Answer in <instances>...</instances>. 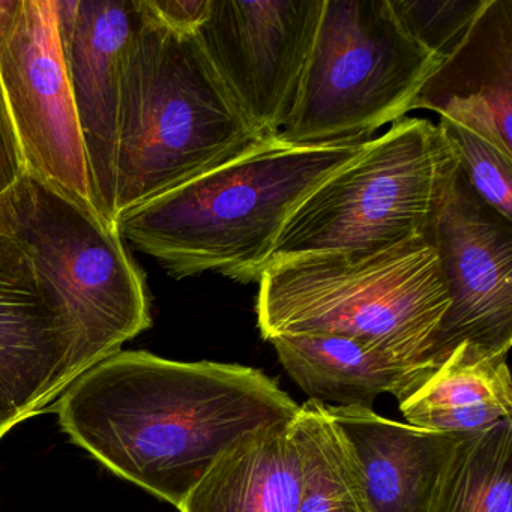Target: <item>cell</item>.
<instances>
[{"label": "cell", "instance_id": "5bb4252c", "mask_svg": "<svg viewBox=\"0 0 512 512\" xmlns=\"http://www.w3.org/2000/svg\"><path fill=\"white\" fill-rule=\"evenodd\" d=\"M358 463L371 512H431L460 434L391 421L361 406H326Z\"/></svg>", "mask_w": 512, "mask_h": 512}, {"label": "cell", "instance_id": "277c9868", "mask_svg": "<svg viewBox=\"0 0 512 512\" xmlns=\"http://www.w3.org/2000/svg\"><path fill=\"white\" fill-rule=\"evenodd\" d=\"M257 326L335 335L407 359H428L449 298L433 245L413 239L368 254H316L260 274Z\"/></svg>", "mask_w": 512, "mask_h": 512}, {"label": "cell", "instance_id": "9a60e30c", "mask_svg": "<svg viewBox=\"0 0 512 512\" xmlns=\"http://www.w3.org/2000/svg\"><path fill=\"white\" fill-rule=\"evenodd\" d=\"M301 449L295 418L245 433L197 482L181 512H296L301 497Z\"/></svg>", "mask_w": 512, "mask_h": 512}, {"label": "cell", "instance_id": "ba28073f", "mask_svg": "<svg viewBox=\"0 0 512 512\" xmlns=\"http://www.w3.org/2000/svg\"><path fill=\"white\" fill-rule=\"evenodd\" d=\"M0 88L26 170L94 208L56 0H0Z\"/></svg>", "mask_w": 512, "mask_h": 512}, {"label": "cell", "instance_id": "30bf717a", "mask_svg": "<svg viewBox=\"0 0 512 512\" xmlns=\"http://www.w3.org/2000/svg\"><path fill=\"white\" fill-rule=\"evenodd\" d=\"M433 245L449 305L428 359L439 365L455 347H512V221L485 205L455 169L424 236Z\"/></svg>", "mask_w": 512, "mask_h": 512}, {"label": "cell", "instance_id": "2e32d148", "mask_svg": "<svg viewBox=\"0 0 512 512\" xmlns=\"http://www.w3.org/2000/svg\"><path fill=\"white\" fill-rule=\"evenodd\" d=\"M284 370L310 400L371 409L379 395L403 400L437 365L371 349L335 335H281L269 340Z\"/></svg>", "mask_w": 512, "mask_h": 512}, {"label": "cell", "instance_id": "7c38bea8", "mask_svg": "<svg viewBox=\"0 0 512 512\" xmlns=\"http://www.w3.org/2000/svg\"><path fill=\"white\" fill-rule=\"evenodd\" d=\"M56 13L92 205L107 223L115 224L122 56L139 25L140 0H56Z\"/></svg>", "mask_w": 512, "mask_h": 512}, {"label": "cell", "instance_id": "7a4b0ae2", "mask_svg": "<svg viewBox=\"0 0 512 512\" xmlns=\"http://www.w3.org/2000/svg\"><path fill=\"white\" fill-rule=\"evenodd\" d=\"M368 140L292 145L266 137L238 157L116 218L122 239L176 280H259L296 206Z\"/></svg>", "mask_w": 512, "mask_h": 512}, {"label": "cell", "instance_id": "ffe728a7", "mask_svg": "<svg viewBox=\"0 0 512 512\" xmlns=\"http://www.w3.org/2000/svg\"><path fill=\"white\" fill-rule=\"evenodd\" d=\"M437 127L454 151L458 169L473 193L512 221V155L454 122L440 119Z\"/></svg>", "mask_w": 512, "mask_h": 512}, {"label": "cell", "instance_id": "e0dca14e", "mask_svg": "<svg viewBox=\"0 0 512 512\" xmlns=\"http://www.w3.org/2000/svg\"><path fill=\"white\" fill-rule=\"evenodd\" d=\"M509 353L475 344L455 347L400 403L407 424L469 434L512 418Z\"/></svg>", "mask_w": 512, "mask_h": 512}, {"label": "cell", "instance_id": "6da1fadb", "mask_svg": "<svg viewBox=\"0 0 512 512\" xmlns=\"http://www.w3.org/2000/svg\"><path fill=\"white\" fill-rule=\"evenodd\" d=\"M298 409L257 368L121 350L77 376L52 410L103 466L179 508L239 437Z\"/></svg>", "mask_w": 512, "mask_h": 512}, {"label": "cell", "instance_id": "3957f363", "mask_svg": "<svg viewBox=\"0 0 512 512\" xmlns=\"http://www.w3.org/2000/svg\"><path fill=\"white\" fill-rule=\"evenodd\" d=\"M140 10L122 56L116 218L262 140L224 88L197 35L161 23L145 0Z\"/></svg>", "mask_w": 512, "mask_h": 512}, {"label": "cell", "instance_id": "7402d4cb", "mask_svg": "<svg viewBox=\"0 0 512 512\" xmlns=\"http://www.w3.org/2000/svg\"><path fill=\"white\" fill-rule=\"evenodd\" d=\"M149 11L169 28L196 34L209 13L211 0H145Z\"/></svg>", "mask_w": 512, "mask_h": 512}, {"label": "cell", "instance_id": "ac0fdd59", "mask_svg": "<svg viewBox=\"0 0 512 512\" xmlns=\"http://www.w3.org/2000/svg\"><path fill=\"white\" fill-rule=\"evenodd\" d=\"M295 437L304 467L296 512H371L358 463L326 404L308 400L299 406Z\"/></svg>", "mask_w": 512, "mask_h": 512}, {"label": "cell", "instance_id": "4fadbf2b", "mask_svg": "<svg viewBox=\"0 0 512 512\" xmlns=\"http://www.w3.org/2000/svg\"><path fill=\"white\" fill-rule=\"evenodd\" d=\"M431 110L512 155V0H485L457 49L416 95Z\"/></svg>", "mask_w": 512, "mask_h": 512}, {"label": "cell", "instance_id": "52a82bcc", "mask_svg": "<svg viewBox=\"0 0 512 512\" xmlns=\"http://www.w3.org/2000/svg\"><path fill=\"white\" fill-rule=\"evenodd\" d=\"M442 59L413 40L389 0H325L295 109L292 145L370 140L412 112Z\"/></svg>", "mask_w": 512, "mask_h": 512}, {"label": "cell", "instance_id": "9c48e42d", "mask_svg": "<svg viewBox=\"0 0 512 512\" xmlns=\"http://www.w3.org/2000/svg\"><path fill=\"white\" fill-rule=\"evenodd\" d=\"M325 0H211L196 32L257 136H280L298 100Z\"/></svg>", "mask_w": 512, "mask_h": 512}, {"label": "cell", "instance_id": "44dd1931", "mask_svg": "<svg viewBox=\"0 0 512 512\" xmlns=\"http://www.w3.org/2000/svg\"><path fill=\"white\" fill-rule=\"evenodd\" d=\"M389 4L407 34L443 61L457 49L485 0H389Z\"/></svg>", "mask_w": 512, "mask_h": 512}, {"label": "cell", "instance_id": "8992f818", "mask_svg": "<svg viewBox=\"0 0 512 512\" xmlns=\"http://www.w3.org/2000/svg\"><path fill=\"white\" fill-rule=\"evenodd\" d=\"M0 232L55 287L76 328V377L151 328L142 269L115 224L26 170L0 196Z\"/></svg>", "mask_w": 512, "mask_h": 512}, {"label": "cell", "instance_id": "603a6c76", "mask_svg": "<svg viewBox=\"0 0 512 512\" xmlns=\"http://www.w3.org/2000/svg\"><path fill=\"white\" fill-rule=\"evenodd\" d=\"M25 172L22 149L0 88V196L7 193Z\"/></svg>", "mask_w": 512, "mask_h": 512}, {"label": "cell", "instance_id": "5b68a950", "mask_svg": "<svg viewBox=\"0 0 512 512\" xmlns=\"http://www.w3.org/2000/svg\"><path fill=\"white\" fill-rule=\"evenodd\" d=\"M457 166L436 124L400 119L296 206L266 268L316 254H368L424 239Z\"/></svg>", "mask_w": 512, "mask_h": 512}, {"label": "cell", "instance_id": "8fae6325", "mask_svg": "<svg viewBox=\"0 0 512 512\" xmlns=\"http://www.w3.org/2000/svg\"><path fill=\"white\" fill-rule=\"evenodd\" d=\"M77 344L55 287L0 232V439L76 379Z\"/></svg>", "mask_w": 512, "mask_h": 512}, {"label": "cell", "instance_id": "d6986e66", "mask_svg": "<svg viewBox=\"0 0 512 512\" xmlns=\"http://www.w3.org/2000/svg\"><path fill=\"white\" fill-rule=\"evenodd\" d=\"M431 512H512V418L460 434Z\"/></svg>", "mask_w": 512, "mask_h": 512}]
</instances>
